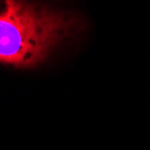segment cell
Instances as JSON below:
<instances>
[{
  "label": "cell",
  "instance_id": "cell-1",
  "mask_svg": "<svg viewBox=\"0 0 150 150\" xmlns=\"http://www.w3.org/2000/svg\"><path fill=\"white\" fill-rule=\"evenodd\" d=\"M80 19L38 2L0 0V63L32 69L46 61Z\"/></svg>",
  "mask_w": 150,
  "mask_h": 150
}]
</instances>
